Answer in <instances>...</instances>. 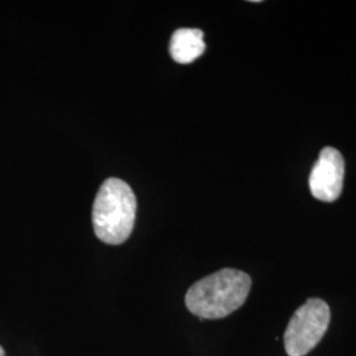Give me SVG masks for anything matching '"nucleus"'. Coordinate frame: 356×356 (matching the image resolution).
Segmentation results:
<instances>
[{
	"instance_id": "obj_6",
	"label": "nucleus",
	"mask_w": 356,
	"mask_h": 356,
	"mask_svg": "<svg viewBox=\"0 0 356 356\" xmlns=\"http://www.w3.org/2000/svg\"><path fill=\"white\" fill-rule=\"evenodd\" d=\"M0 356H6V353H4V350H3L1 346H0Z\"/></svg>"
},
{
	"instance_id": "obj_4",
	"label": "nucleus",
	"mask_w": 356,
	"mask_h": 356,
	"mask_svg": "<svg viewBox=\"0 0 356 356\" xmlns=\"http://www.w3.org/2000/svg\"><path fill=\"white\" fill-rule=\"evenodd\" d=\"M343 156L332 147L323 148L309 177L313 197L323 202H334L343 191Z\"/></svg>"
},
{
	"instance_id": "obj_3",
	"label": "nucleus",
	"mask_w": 356,
	"mask_h": 356,
	"mask_svg": "<svg viewBox=\"0 0 356 356\" xmlns=\"http://www.w3.org/2000/svg\"><path fill=\"white\" fill-rule=\"evenodd\" d=\"M330 306L321 298H309L289 321L284 334L288 356H305L321 342L330 325Z\"/></svg>"
},
{
	"instance_id": "obj_1",
	"label": "nucleus",
	"mask_w": 356,
	"mask_h": 356,
	"mask_svg": "<svg viewBox=\"0 0 356 356\" xmlns=\"http://www.w3.org/2000/svg\"><path fill=\"white\" fill-rule=\"evenodd\" d=\"M251 286L252 280L245 272L225 268L193 284L185 304L200 318H225L244 305Z\"/></svg>"
},
{
	"instance_id": "obj_5",
	"label": "nucleus",
	"mask_w": 356,
	"mask_h": 356,
	"mask_svg": "<svg viewBox=\"0 0 356 356\" xmlns=\"http://www.w3.org/2000/svg\"><path fill=\"white\" fill-rule=\"evenodd\" d=\"M204 32L197 28L177 29L170 40V54L178 64H191L204 54Z\"/></svg>"
},
{
	"instance_id": "obj_2",
	"label": "nucleus",
	"mask_w": 356,
	"mask_h": 356,
	"mask_svg": "<svg viewBox=\"0 0 356 356\" xmlns=\"http://www.w3.org/2000/svg\"><path fill=\"white\" fill-rule=\"evenodd\" d=\"M136 197L127 182L106 179L92 206V225L98 239L118 245L126 242L135 225Z\"/></svg>"
}]
</instances>
